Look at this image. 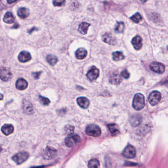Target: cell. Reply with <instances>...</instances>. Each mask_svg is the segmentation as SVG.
<instances>
[{
  "mask_svg": "<svg viewBox=\"0 0 168 168\" xmlns=\"http://www.w3.org/2000/svg\"><path fill=\"white\" fill-rule=\"evenodd\" d=\"M133 107L136 111H140L145 106V97L141 93L136 94L133 101Z\"/></svg>",
  "mask_w": 168,
  "mask_h": 168,
  "instance_id": "cell-1",
  "label": "cell"
},
{
  "mask_svg": "<svg viewBox=\"0 0 168 168\" xmlns=\"http://www.w3.org/2000/svg\"><path fill=\"white\" fill-rule=\"evenodd\" d=\"M86 134L91 137H97L101 134V130L100 127L96 124H89L85 130Z\"/></svg>",
  "mask_w": 168,
  "mask_h": 168,
  "instance_id": "cell-2",
  "label": "cell"
},
{
  "mask_svg": "<svg viewBox=\"0 0 168 168\" xmlns=\"http://www.w3.org/2000/svg\"><path fill=\"white\" fill-rule=\"evenodd\" d=\"M81 141L80 137L78 135H71L65 139V144L68 147H74Z\"/></svg>",
  "mask_w": 168,
  "mask_h": 168,
  "instance_id": "cell-3",
  "label": "cell"
},
{
  "mask_svg": "<svg viewBox=\"0 0 168 168\" xmlns=\"http://www.w3.org/2000/svg\"><path fill=\"white\" fill-rule=\"evenodd\" d=\"M161 99V95L159 92L154 91L150 94L148 97V101L151 106L157 105Z\"/></svg>",
  "mask_w": 168,
  "mask_h": 168,
  "instance_id": "cell-4",
  "label": "cell"
},
{
  "mask_svg": "<svg viewBox=\"0 0 168 168\" xmlns=\"http://www.w3.org/2000/svg\"><path fill=\"white\" fill-rule=\"evenodd\" d=\"M29 155L26 152H21L17 153L12 157V159L18 165L21 164L29 158Z\"/></svg>",
  "mask_w": 168,
  "mask_h": 168,
  "instance_id": "cell-5",
  "label": "cell"
},
{
  "mask_svg": "<svg viewBox=\"0 0 168 168\" xmlns=\"http://www.w3.org/2000/svg\"><path fill=\"white\" fill-rule=\"evenodd\" d=\"M99 74L100 72L98 68L95 66H93L87 72L86 77L89 81L93 82L97 79L99 76Z\"/></svg>",
  "mask_w": 168,
  "mask_h": 168,
  "instance_id": "cell-6",
  "label": "cell"
},
{
  "mask_svg": "<svg viewBox=\"0 0 168 168\" xmlns=\"http://www.w3.org/2000/svg\"><path fill=\"white\" fill-rule=\"evenodd\" d=\"M150 68L154 72L162 74L165 70V66L163 64L157 62H153L150 65Z\"/></svg>",
  "mask_w": 168,
  "mask_h": 168,
  "instance_id": "cell-7",
  "label": "cell"
},
{
  "mask_svg": "<svg viewBox=\"0 0 168 168\" xmlns=\"http://www.w3.org/2000/svg\"><path fill=\"white\" fill-rule=\"evenodd\" d=\"M136 150L134 147L131 145H128L125 148L122 154L124 157L129 159L134 158L136 156Z\"/></svg>",
  "mask_w": 168,
  "mask_h": 168,
  "instance_id": "cell-8",
  "label": "cell"
},
{
  "mask_svg": "<svg viewBox=\"0 0 168 168\" xmlns=\"http://www.w3.org/2000/svg\"><path fill=\"white\" fill-rule=\"evenodd\" d=\"M12 76V73L10 72L9 68H1L0 71V76L3 81H9L11 79Z\"/></svg>",
  "mask_w": 168,
  "mask_h": 168,
  "instance_id": "cell-9",
  "label": "cell"
},
{
  "mask_svg": "<svg viewBox=\"0 0 168 168\" xmlns=\"http://www.w3.org/2000/svg\"><path fill=\"white\" fill-rule=\"evenodd\" d=\"M102 40L104 42L111 45H115L116 44V39L110 32L106 33L102 36Z\"/></svg>",
  "mask_w": 168,
  "mask_h": 168,
  "instance_id": "cell-10",
  "label": "cell"
},
{
  "mask_svg": "<svg viewBox=\"0 0 168 168\" xmlns=\"http://www.w3.org/2000/svg\"><path fill=\"white\" fill-rule=\"evenodd\" d=\"M122 81V78L121 75L117 72H113L110 75L109 81L111 84L113 85H119Z\"/></svg>",
  "mask_w": 168,
  "mask_h": 168,
  "instance_id": "cell-11",
  "label": "cell"
},
{
  "mask_svg": "<svg viewBox=\"0 0 168 168\" xmlns=\"http://www.w3.org/2000/svg\"><path fill=\"white\" fill-rule=\"evenodd\" d=\"M57 151L51 147H47L45 148L44 152L43 157L46 159H50L55 157Z\"/></svg>",
  "mask_w": 168,
  "mask_h": 168,
  "instance_id": "cell-12",
  "label": "cell"
},
{
  "mask_svg": "<svg viewBox=\"0 0 168 168\" xmlns=\"http://www.w3.org/2000/svg\"><path fill=\"white\" fill-rule=\"evenodd\" d=\"M18 59L20 62L25 63L31 60L32 56L29 52L22 51L19 54Z\"/></svg>",
  "mask_w": 168,
  "mask_h": 168,
  "instance_id": "cell-13",
  "label": "cell"
},
{
  "mask_svg": "<svg viewBox=\"0 0 168 168\" xmlns=\"http://www.w3.org/2000/svg\"><path fill=\"white\" fill-rule=\"evenodd\" d=\"M76 102L80 107L84 109L88 108L90 105V101L88 99L85 97H80L77 98Z\"/></svg>",
  "mask_w": 168,
  "mask_h": 168,
  "instance_id": "cell-14",
  "label": "cell"
},
{
  "mask_svg": "<svg viewBox=\"0 0 168 168\" xmlns=\"http://www.w3.org/2000/svg\"><path fill=\"white\" fill-rule=\"evenodd\" d=\"M132 45L136 50H139L143 46V40L142 38L139 36H136L132 39Z\"/></svg>",
  "mask_w": 168,
  "mask_h": 168,
  "instance_id": "cell-15",
  "label": "cell"
},
{
  "mask_svg": "<svg viewBox=\"0 0 168 168\" xmlns=\"http://www.w3.org/2000/svg\"><path fill=\"white\" fill-rule=\"evenodd\" d=\"M28 84L27 81L22 78L18 79L16 81L15 87L17 89L19 90H23L27 88Z\"/></svg>",
  "mask_w": 168,
  "mask_h": 168,
  "instance_id": "cell-16",
  "label": "cell"
},
{
  "mask_svg": "<svg viewBox=\"0 0 168 168\" xmlns=\"http://www.w3.org/2000/svg\"><path fill=\"white\" fill-rule=\"evenodd\" d=\"M2 132L6 136L13 133L14 131V127L13 125L10 124H5L1 128Z\"/></svg>",
  "mask_w": 168,
  "mask_h": 168,
  "instance_id": "cell-17",
  "label": "cell"
},
{
  "mask_svg": "<svg viewBox=\"0 0 168 168\" xmlns=\"http://www.w3.org/2000/svg\"><path fill=\"white\" fill-rule=\"evenodd\" d=\"M142 117L139 115H135L132 116L130 119V123L133 127L139 126L142 122Z\"/></svg>",
  "mask_w": 168,
  "mask_h": 168,
  "instance_id": "cell-18",
  "label": "cell"
},
{
  "mask_svg": "<svg viewBox=\"0 0 168 168\" xmlns=\"http://www.w3.org/2000/svg\"><path fill=\"white\" fill-rule=\"evenodd\" d=\"M87 55V50L84 48H80L76 52V58L79 60H82V59L85 58Z\"/></svg>",
  "mask_w": 168,
  "mask_h": 168,
  "instance_id": "cell-19",
  "label": "cell"
},
{
  "mask_svg": "<svg viewBox=\"0 0 168 168\" xmlns=\"http://www.w3.org/2000/svg\"><path fill=\"white\" fill-rule=\"evenodd\" d=\"M90 25H91L90 24L85 22L81 23L78 28V31L82 35H86L88 31V27Z\"/></svg>",
  "mask_w": 168,
  "mask_h": 168,
  "instance_id": "cell-20",
  "label": "cell"
},
{
  "mask_svg": "<svg viewBox=\"0 0 168 168\" xmlns=\"http://www.w3.org/2000/svg\"><path fill=\"white\" fill-rule=\"evenodd\" d=\"M29 10L26 8H21L18 10V15L22 19H25L29 16Z\"/></svg>",
  "mask_w": 168,
  "mask_h": 168,
  "instance_id": "cell-21",
  "label": "cell"
},
{
  "mask_svg": "<svg viewBox=\"0 0 168 168\" xmlns=\"http://www.w3.org/2000/svg\"><path fill=\"white\" fill-rule=\"evenodd\" d=\"M22 108L24 112L27 113H31L33 111L32 105L28 101H24L23 102Z\"/></svg>",
  "mask_w": 168,
  "mask_h": 168,
  "instance_id": "cell-22",
  "label": "cell"
},
{
  "mask_svg": "<svg viewBox=\"0 0 168 168\" xmlns=\"http://www.w3.org/2000/svg\"><path fill=\"white\" fill-rule=\"evenodd\" d=\"M4 22L8 24H12L14 21V18L12 13L10 12H7L4 15L3 18Z\"/></svg>",
  "mask_w": 168,
  "mask_h": 168,
  "instance_id": "cell-23",
  "label": "cell"
},
{
  "mask_svg": "<svg viewBox=\"0 0 168 168\" xmlns=\"http://www.w3.org/2000/svg\"><path fill=\"white\" fill-rule=\"evenodd\" d=\"M46 59L49 64L52 66H54L58 61L57 57L55 55H53V54H49L47 55L46 56Z\"/></svg>",
  "mask_w": 168,
  "mask_h": 168,
  "instance_id": "cell-24",
  "label": "cell"
},
{
  "mask_svg": "<svg viewBox=\"0 0 168 168\" xmlns=\"http://www.w3.org/2000/svg\"><path fill=\"white\" fill-rule=\"evenodd\" d=\"M108 127L112 136H116L119 134V131L118 126L115 124H109L108 125Z\"/></svg>",
  "mask_w": 168,
  "mask_h": 168,
  "instance_id": "cell-25",
  "label": "cell"
},
{
  "mask_svg": "<svg viewBox=\"0 0 168 168\" xmlns=\"http://www.w3.org/2000/svg\"><path fill=\"white\" fill-rule=\"evenodd\" d=\"M124 58V55L121 51H115L112 53V59L114 61H120Z\"/></svg>",
  "mask_w": 168,
  "mask_h": 168,
  "instance_id": "cell-26",
  "label": "cell"
},
{
  "mask_svg": "<svg viewBox=\"0 0 168 168\" xmlns=\"http://www.w3.org/2000/svg\"><path fill=\"white\" fill-rule=\"evenodd\" d=\"M125 28V24L122 22H117L115 27V31L117 33L123 32Z\"/></svg>",
  "mask_w": 168,
  "mask_h": 168,
  "instance_id": "cell-27",
  "label": "cell"
},
{
  "mask_svg": "<svg viewBox=\"0 0 168 168\" xmlns=\"http://www.w3.org/2000/svg\"><path fill=\"white\" fill-rule=\"evenodd\" d=\"M100 167V162L96 159H91L88 164V168H99Z\"/></svg>",
  "mask_w": 168,
  "mask_h": 168,
  "instance_id": "cell-28",
  "label": "cell"
},
{
  "mask_svg": "<svg viewBox=\"0 0 168 168\" xmlns=\"http://www.w3.org/2000/svg\"><path fill=\"white\" fill-rule=\"evenodd\" d=\"M39 99L41 103L45 106H47L50 104V101L49 100V99L45 97H43L41 95H39Z\"/></svg>",
  "mask_w": 168,
  "mask_h": 168,
  "instance_id": "cell-29",
  "label": "cell"
},
{
  "mask_svg": "<svg viewBox=\"0 0 168 168\" xmlns=\"http://www.w3.org/2000/svg\"><path fill=\"white\" fill-rule=\"evenodd\" d=\"M131 20L136 23H139L142 20V17L139 13H136L130 18Z\"/></svg>",
  "mask_w": 168,
  "mask_h": 168,
  "instance_id": "cell-30",
  "label": "cell"
},
{
  "mask_svg": "<svg viewBox=\"0 0 168 168\" xmlns=\"http://www.w3.org/2000/svg\"><path fill=\"white\" fill-rule=\"evenodd\" d=\"M65 1H59V0H54L53 1V5L55 6H61L65 4Z\"/></svg>",
  "mask_w": 168,
  "mask_h": 168,
  "instance_id": "cell-31",
  "label": "cell"
},
{
  "mask_svg": "<svg viewBox=\"0 0 168 168\" xmlns=\"http://www.w3.org/2000/svg\"><path fill=\"white\" fill-rule=\"evenodd\" d=\"M121 75L122 76H123L125 79H128L129 78L130 74L128 71L127 70H124L121 72Z\"/></svg>",
  "mask_w": 168,
  "mask_h": 168,
  "instance_id": "cell-32",
  "label": "cell"
},
{
  "mask_svg": "<svg viewBox=\"0 0 168 168\" xmlns=\"http://www.w3.org/2000/svg\"><path fill=\"white\" fill-rule=\"evenodd\" d=\"M74 127L72 126H67L66 127V131L68 134H69L70 135H72L73 133V131H74Z\"/></svg>",
  "mask_w": 168,
  "mask_h": 168,
  "instance_id": "cell-33",
  "label": "cell"
},
{
  "mask_svg": "<svg viewBox=\"0 0 168 168\" xmlns=\"http://www.w3.org/2000/svg\"><path fill=\"white\" fill-rule=\"evenodd\" d=\"M42 73V72H32L33 76H34L36 80H38L40 78L41 75Z\"/></svg>",
  "mask_w": 168,
  "mask_h": 168,
  "instance_id": "cell-34",
  "label": "cell"
},
{
  "mask_svg": "<svg viewBox=\"0 0 168 168\" xmlns=\"http://www.w3.org/2000/svg\"><path fill=\"white\" fill-rule=\"evenodd\" d=\"M38 30H39V29H37V28L35 27H34L32 28L31 29L28 30L27 32L29 34H31L34 32V31H38Z\"/></svg>",
  "mask_w": 168,
  "mask_h": 168,
  "instance_id": "cell-35",
  "label": "cell"
},
{
  "mask_svg": "<svg viewBox=\"0 0 168 168\" xmlns=\"http://www.w3.org/2000/svg\"><path fill=\"white\" fill-rule=\"evenodd\" d=\"M15 1H8V3H9V4H11V3H14V2H15Z\"/></svg>",
  "mask_w": 168,
  "mask_h": 168,
  "instance_id": "cell-36",
  "label": "cell"
},
{
  "mask_svg": "<svg viewBox=\"0 0 168 168\" xmlns=\"http://www.w3.org/2000/svg\"><path fill=\"white\" fill-rule=\"evenodd\" d=\"M1 99L2 100V99H3V95L1 94Z\"/></svg>",
  "mask_w": 168,
  "mask_h": 168,
  "instance_id": "cell-37",
  "label": "cell"
},
{
  "mask_svg": "<svg viewBox=\"0 0 168 168\" xmlns=\"http://www.w3.org/2000/svg\"><path fill=\"white\" fill-rule=\"evenodd\" d=\"M167 49H168V46H167Z\"/></svg>",
  "mask_w": 168,
  "mask_h": 168,
  "instance_id": "cell-38",
  "label": "cell"
}]
</instances>
